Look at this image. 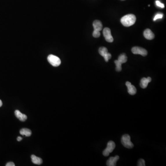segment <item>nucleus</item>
Listing matches in <instances>:
<instances>
[{
	"label": "nucleus",
	"mask_w": 166,
	"mask_h": 166,
	"mask_svg": "<svg viewBox=\"0 0 166 166\" xmlns=\"http://www.w3.org/2000/svg\"><path fill=\"white\" fill-rule=\"evenodd\" d=\"M136 21V17L132 14L126 15L121 19V24L125 27H129L134 25Z\"/></svg>",
	"instance_id": "1"
},
{
	"label": "nucleus",
	"mask_w": 166,
	"mask_h": 166,
	"mask_svg": "<svg viewBox=\"0 0 166 166\" xmlns=\"http://www.w3.org/2000/svg\"><path fill=\"white\" fill-rule=\"evenodd\" d=\"M121 141L122 145L127 149H132L134 146L131 141V137L128 134L124 135L121 138Z\"/></svg>",
	"instance_id": "2"
},
{
	"label": "nucleus",
	"mask_w": 166,
	"mask_h": 166,
	"mask_svg": "<svg viewBox=\"0 0 166 166\" xmlns=\"http://www.w3.org/2000/svg\"><path fill=\"white\" fill-rule=\"evenodd\" d=\"M47 59L49 63L53 67H58L61 64V61L60 58L53 54L49 55Z\"/></svg>",
	"instance_id": "3"
},
{
	"label": "nucleus",
	"mask_w": 166,
	"mask_h": 166,
	"mask_svg": "<svg viewBox=\"0 0 166 166\" xmlns=\"http://www.w3.org/2000/svg\"><path fill=\"white\" fill-rule=\"evenodd\" d=\"M99 53L101 56L104 58L106 62H108L109 60L111 59L112 57L111 54L108 52V50L106 48L104 47L100 48L99 49Z\"/></svg>",
	"instance_id": "4"
},
{
	"label": "nucleus",
	"mask_w": 166,
	"mask_h": 166,
	"mask_svg": "<svg viewBox=\"0 0 166 166\" xmlns=\"http://www.w3.org/2000/svg\"><path fill=\"white\" fill-rule=\"evenodd\" d=\"M115 148V144L114 142L112 141L109 142L107 143V148L103 152V155L105 156H109L110 153L113 152Z\"/></svg>",
	"instance_id": "5"
},
{
	"label": "nucleus",
	"mask_w": 166,
	"mask_h": 166,
	"mask_svg": "<svg viewBox=\"0 0 166 166\" xmlns=\"http://www.w3.org/2000/svg\"><path fill=\"white\" fill-rule=\"evenodd\" d=\"M132 53L135 54H140L143 56H146L147 55L148 52L145 49L139 47H134L132 49Z\"/></svg>",
	"instance_id": "6"
},
{
	"label": "nucleus",
	"mask_w": 166,
	"mask_h": 166,
	"mask_svg": "<svg viewBox=\"0 0 166 166\" xmlns=\"http://www.w3.org/2000/svg\"><path fill=\"white\" fill-rule=\"evenodd\" d=\"M103 34L107 42L112 43L114 41V39L111 35V30L109 28H105L103 31Z\"/></svg>",
	"instance_id": "7"
},
{
	"label": "nucleus",
	"mask_w": 166,
	"mask_h": 166,
	"mask_svg": "<svg viewBox=\"0 0 166 166\" xmlns=\"http://www.w3.org/2000/svg\"><path fill=\"white\" fill-rule=\"evenodd\" d=\"M126 86L127 87L128 92L130 95H134L137 92V89L134 85H132L131 83L127 81L125 83Z\"/></svg>",
	"instance_id": "8"
},
{
	"label": "nucleus",
	"mask_w": 166,
	"mask_h": 166,
	"mask_svg": "<svg viewBox=\"0 0 166 166\" xmlns=\"http://www.w3.org/2000/svg\"><path fill=\"white\" fill-rule=\"evenodd\" d=\"M151 81H152V78L150 77L142 78L140 81V87L143 89L146 88L148 86V84Z\"/></svg>",
	"instance_id": "9"
},
{
	"label": "nucleus",
	"mask_w": 166,
	"mask_h": 166,
	"mask_svg": "<svg viewBox=\"0 0 166 166\" xmlns=\"http://www.w3.org/2000/svg\"><path fill=\"white\" fill-rule=\"evenodd\" d=\"M119 156H116L114 157H111L107 162V166H115L116 165V163L119 159Z\"/></svg>",
	"instance_id": "10"
},
{
	"label": "nucleus",
	"mask_w": 166,
	"mask_h": 166,
	"mask_svg": "<svg viewBox=\"0 0 166 166\" xmlns=\"http://www.w3.org/2000/svg\"><path fill=\"white\" fill-rule=\"evenodd\" d=\"M144 36L148 40H152L155 38V35L149 29H147L144 31Z\"/></svg>",
	"instance_id": "11"
},
{
	"label": "nucleus",
	"mask_w": 166,
	"mask_h": 166,
	"mask_svg": "<svg viewBox=\"0 0 166 166\" xmlns=\"http://www.w3.org/2000/svg\"><path fill=\"white\" fill-rule=\"evenodd\" d=\"M93 26L94 27V31L96 32H100L102 31L103 28V25L101 22L98 20H96L93 22Z\"/></svg>",
	"instance_id": "12"
},
{
	"label": "nucleus",
	"mask_w": 166,
	"mask_h": 166,
	"mask_svg": "<svg viewBox=\"0 0 166 166\" xmlns=\"http://www.w3.org/2000/svg\"><path fill=\"white\" fill-rule=\"evenodd\" d=\"M15 115L19 120L21 121H25L27 119V116L21 113L18 110L15 111Z\"/></svg>",
	"instance_id": "13"
},
{
	"label": "nucleus",
	"mask_w": 166,
	"mask_h": 166,
	"mask_svg": "<svg viewBox=\"0 0 166 166\" xmlns=\"http://www.w3.org/2000/svg\"><path fill=\"white\" fill-rule=\"evenodd\" d=\"M31 158H32V162L34 164H37V165H40L43 163V160L41 158L37 157L35 155H32L31 156Z\"/></svg>",
	"instance_id": "14"
},
{
	"label": "nucleus",
	"mask_w": 166,
	"mask_h": 166,
	"mask_svg": "<svg viewBox=\"0 0 166 166\" xmlns=\"http://www.w3.org/2000/svg\"><path fill=\"white\" fill-rule=\"evenodd\" d=\"M20 133L22 135H25L26 137H30L32 135V131L27 128H23L20 131Z\"/></svg>",
	"instance_id": "15"
},
{
	"label": "nucleus",
	"mask_w": 166,
	"mask_h": 166,
	"mask_svg": "<svg viewBox=\"0 0 166 166\" xmlns=\"http://www.w3.org/2000/svg\"><path fill=\"white\" fill-rule=\"evenodd\" d=\"M118 60L120 61L121 64L125 63L127 61V57L125 53L121 54H120Z\"/></svg>",
	"instance_id": "16"
},
{
	"label": "nucleus",
	"mask_w": 166,
	"mask_h": 166,
	"mask_svg": "<svg viewBox=\"0 0 166 166\" xmlns=\"http://www.w3.org/2000/svg\"><path fill=\"white\" fill-rule=\"evenodd\" d=\"M114 63L116 65V71L117 72L121 71L122 70V67H121L122 64L118 60H115Z\"/></svg>",
	"instance_id": "17"
},
{
	"label": "nucleus",
	"mask_w": 166,
	"mask_h": 166,
	"mask_svg": "<svg viewBox=\"0 0 166 166\" xmlns=\"http://www.w3.org/2000/svg\"><path fill=\"white\" fill-rule=\"evenodd\" d=\"M163 17V14L162 13H160V12H159V13H157L156 14V16L154 17V19L153 21H156L158 19H162Z\"/></svg>",
	"instance_id": "18"
},
{
	"label": "nucleus",
	"mask_w": 166,
	"mask_h": 166,
	"mask_svg": "<svg viewBox=\"0 0 166 166\" xmlns=\"http://www.w3.org/2000/svg\"><path fill=\"white\" fill-rule=\"evenodd\" d=\"M138 166H145V160L144 159H141L138 161Z\"/></svg>",
	"instance_id": "19"
},
{
	"label": "nucleus",
	"mask_w": 166,
	"mask_h": 166,
	"mask_svg": "<svg viewBox=\"0 0 166 166\" xmlns=\"http://www.w3.org/2000/svg\"><path fill=\"white\" fill-rule=\"evenodd\" d=\"M156 6L160 7V8H164V7H165L164 4L162 3H161V2L159 1H156Z\"/></svg>",
	"instance_id": "20"
},
{
	"label": "nucleus",
	"mask_w": 166,
	"mask_h": 166,
	"mask_svg": "<svg viewBox=\"0 0 166 166\" xmlns=\"http://www.w3.org/2000/svg\"><path fill=\"white\" fill-rule=\"evenodd\" d=\"M93 36L95 38H98L100 36V32H99L94 31L93 32Z\"/></svg>",
	"instance_id": "21"
},
{
	"label": "nucleus",
	"mask_w": 166,
	"mask_h": 166,
	"mask_svg": "<svg viewBox=\"0 0 166 166\" xmlns=\"http://www.w3.org/2000/svg\"><path fill=\"white\" fill-rule=\"evenodd\" d=\"M6 166H15L14 163L12 162H9V163H7V164L6 165Z\"/></svg>",
	"instance_id": "22"
},
{
	"label": "nucleus",
	"mask_w": 166,
	"mask_h": 166,
	"mask_svg": "<svg viewBox=\"0 0 166 166\" xmlns=\"http://www.w3.org/2000/svg\"><path fill=\"white\" fill-rule=\"evenodd\" d=\"M22 137H18V138H17V141H18L19 142H20L22 140Z\"/></svg>",
	"instance_id": "23"
},
{
	"label": "nucleus",
	"mask_w": 166,
	"mask_h": 166,
	"mask_svg": "<svg viewBox=\"0 0 166 166\" xmlns=\"http://www.w3.org/2000/svg\"><path fill=\"white\" fill-rule=\"evenodd\" d=\"M2 105V102L1 100H0V107H1Z\"/></svg>",
	"instance_id": "24"
},
{
	"label": "nucleus",
	"mask_w": 166,
	"mask_h": 166,
	"mask_svg": "<svg viewBox=\"0 0 166 166\" xmlns=\"http://www.w3.org/2000/svg\"><path fill=\"white\" fill-rule=\"evenodd\" d=\"M121 1H125V0H121Z\"/></svg>",
	"instance_id": "25"
}]
</instances>
